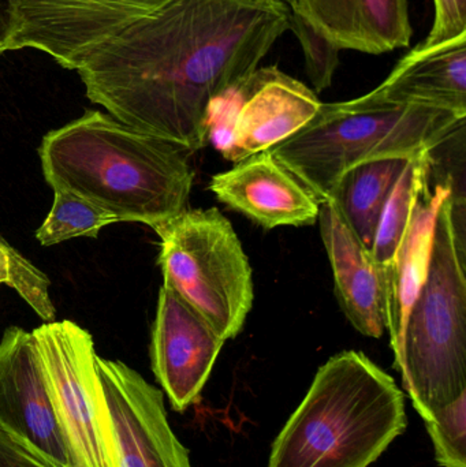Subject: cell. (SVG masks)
<instances>
[{
  "instance_id": "cell-1",
  "label": "cell",
  "mask_w": 466,
  "mask_h": 467,
  "mask_svg": "<svg viewBox=\"0 0 466 467\" xmlns=\"http://www.w3.org/2000/svg\"><path fill=\"white\" fill-rule=\"evenodd\" d=\"M289 21L284 0H171L77 71L92 103L192 155L207 144L211 101L260 67Z\"/></svg>"
},
{
  "instance_id": "cell-2",
  "label": "cell",
  "mask_w": 466,
  "mask_h": 467,
  "mask_svg": "<svg viewBox=\"0 0 466 467\" xmlns=\"http://www.w3.org/2000/svg\"><path fill=\"white\" fill-rule=\"evenodd\" d=\"M44 178L115 216L150 229L188 208L194 170L191 153L140 133L109 114L87 111L44 136Z\"/></svg>"
},
{
  "instance_id": "cell-3",
  "label": "cell",
  "mask_w": 466,
  "mask_h": 467,
  "mask_svg": "<svg viewBox=\"0 0 466 467\" xmlns=\"http://www.w3.org/2000/svg\"><path fill=\"white\" fill-rule=\"evenodd\" d=\"M405 430V397L394 379L361 351H342L317 370L268 467H368Z\"/></svg>"
},
{
  "instance_id": "cell-4",
  "label": "cell",
  "mask_w": 466,
  "mask_h": 467,
  "mask_svg": "<svg viewBox=\"0 0 466 467\" xmlns=\"http://www.w3.org/2000/svg\"><path fill=\"white\" fill-rule=\"evenodd\" d=\"M465 118L445 109L390 103L371 92L322 103L297 133L271 153L322 202H331L339 178L357 164L434 152L464 130Z\"/></svg>"
},
{
  "instance_id": "cell-5",
  "label": "cell",
  "mask_w": 466,
  "mask_h": 467,
  "mask_svg": "<svg viewBox=\"0 0 466 467\" xmlns=\"http://www.w3.org/2000/svg\"><path fill=\"white\" fill-rule=\"evenodd\" d=\"M453 191L435 221L429 272L409 309L394 367L426 421L466 394L464 235Z\"/></svg>"
},
{
  "instance_id": "cell-6",
  "label": "cell",
  "mask_w": 466,
  "mask_h": 467,
  "mask_svg": "<svg viewBox=\"0 0 466 467\" xmlns=\"http://www.w3.org/2000/svg\"><path fill=\"white\" fill-rule=\"evenodd\" d=\"M163 285L196 309L224 340L234 339L254 305V276L229 219L188 210L159 224Z\"/></svg>"
},
{
  "instance_id": "cell-7",
  "label": "cell",
  "mask_w": 466,
  "mask_h": 467,
  "mask_svg": "<svg viewBox=\"0 0 466 467\" xmlns=\"http://www.w3.org/2000/svg\"><path fill=\"white\" fill-rule=\"evenodd\" d=\"M57 417L82 467H120L92 335L70 320L32 332Z\"/></svg>"
},
{
  "instance_id": "cell-8",
  "label": "cell",
  "mask_w": 466,
  "mask_h": 467,
  "mask_svg": "<svg viewBox=\"0 0 466 467\" xmlns=\"http://www.w3.org/2000/svg\"><path fill=\"white\" fill-rule=\"evenodd\" d=\"M320 106L314 89L276 66L257 67L211 101L207 142L237 163L297 133Z\"/></svg>"
},
{
  "instance_id": "cell-9",
  "label": "cell",
  "mask_w": 466,
  "mask_h": 467,
  "mask_svg": "<svg viewBox=\"0 0 466 467\" xmlns=\"http://www.w3.org/2000/svg\"><path fill=\"white\" fill-rule=\"evenodd\" d=\"M0 431L49 467H82L57 417L32 332L0 340Z\"/></svg>"
},
{
  "instance_id": "cell-10",
  "label": "cell",
  "mask_w": 466,
  "mask_h": 467,
  "mask_svg": "<svg viewBox=\"0 0 466 467\" xmlns=\"http://www.w3.org/2000/svg\"><path fill=\"white\" fill-rule=\"evenodd\" d=\"M171 0H16L21 29L11 51L35 48L78 70L96 49Z\"/></svg>"
},
{
  "instance_id": "cell-11",
  "label": "cell",
  "mask_w": 466,
  "mask_h": 467,
  "mask_svg": "<svg viewBox=\"0 0 466 467\" xmlns=\"http://www.w3.org/2000/svg\"><path fill=\"white\" fill-rule=\"evenodd\" d=\"M120 467H192L167 420L163 391L120 361L96 356Z\"/></svg>"
},
{
  "instance_id": "cell-12",
  "label": "cell",
  "mask_w": 466,
  "mask_h": 467,
  "mask_svg": "<svg viewBox=\"0 0 466 467\" xmlns=\"http://www.w3.org/2000/svg\"><path fill=\"white\" fill-rule=\"evenodd\" d=\"M226 340L171 287L159 291L150 340L153 375L175 411L202 394Z\"/></svg>"
},
{
  "instance_id": "cell-13",
  "label": "cell",
  "mask_w": 466,
  "mask_h": 467,
  "mask_svg": "<svg viewBox=\"0 0 466 467\" xmlns=\"http://www.w3.org/2000/svg\"><path fill=\"white\" fill-rule=\"evenodd\" d=\"M210 191L219 202L267 230L311 226L319 218V200L270 150L213 175Z\"/></svg>"
},
{
  "instance_id": "cell-14",
  "label": "cell",
  "mask_w": 466,
  "mask_h": 467,
  "mask_svg": "<svg viewBox=\"0 0 466 467\" xmlns=\"http://www.w3.org/2000/svg\"><path fill=\"white\" fill-rule=\"evenodd\" d=\"M317 222L339 306L361 335L382 337L386 331L385 271L333 202L320 204Z\"/></svg>"
},
{
  "instance_id": "cell-15",
  "label": "cell",
  "mask_w": 466,
  "mask_h": 467,
  "mask_svg": "<svg viewBox=\"0 0 466 467\" xmlns=\"http://www.w3.org/2000/svg\"><path fill=\"white\" fill-rule=\"evenodd\" d=\"M297 14L339 49L380 55L409 47L408 0H289Z\"/></svg>"
},
{
  "instance_id": "cell-16",
  "label": "cell",
  "mask_w": 466,
  "mask_h": 467,
  "mask_svg": "<svg viewBox=\"0 0 466 467\" xmlns=\"http://www.w3.org/2000/svg\"><path fill=\"white\" fill-rule=\"evenodd\" d=\"M371 93L390 103L466 117V35L434 47H415Z\"/></svg>"
},
{
  "instance_id": "cell-17",
  "label": "cell",
  "mask_w": 466,
  "mask_h": 467,
  "mask_svg": "<svg viewBox=\"0 0 466 467\" xmlns=\"http://www.w3.org/2000/svg\"><path fill=\"white\" fill-rule=\"evenodd\" d=\"M453 191L450 183H440L434 191L427 182L419 194L407 233L385 271L386 331L394 356L401 348L410 306L426 280L431 257L435 221L443 199Z\"/></svg>"
},
{
  "instance_id": "cell-18",
  "label": "cell",
  "mask_w": 466,
  "mask_h": 467,
  "mask_svg": "<svg viewBox=\"0 0 466 467\" xmlns=\"http://www.w3.org/2000/svg\"><path fill=\"white\" fill-rule=\"evenodd\" d=\"M408 161L383 158L364 161L347 170L337 183L331 202L367 249H372L383 208Z\"/></svg>"
},
{
  "instance_id": "cell-19",
  "label": "cell",
  "mask_w": 466,
  "mask_h": 467,
  "mask_svg": "<svg viewBox=\"0 0 466 467\" xmlns=\"http://www.w3.org/2000/svg\"><path fill=\"white\" fill-rule=\"evenodd\" d=\"M432 152L410 158L399 175L378 223L371 253L382 268L390 264L407 233L421 189L429 182Z\"/></svg>"
},
{
  "instance_id": "cell-20",
  "label": "cell",
  "mask_w": 466,
  "mask_h": 467,
  "mask_svg": "<svg viewBox=\"0 0 466 467\" xmlns=\"http://www.w3.org/2000/svg\"><path fill=\"white\" fill-rule=\"evenodd\" d=\"M114 223L119 222L106 211L65 189H54L51 211L36 232V239L43 246H52L79 236L98 238L101 229Z\"/></svg>"
},
{
  "instance_id": "cell-21",
  "label": "cell",
  "mask_w": 466,
  "mask_h": 467,
  "mask_svg": "<svg viewBox=\"0 0 466 467\" xmlns=\"http://www.w3.org/2000/svg\"><path fill=\"white\" fill-rule=\"evenodd\" d=\"M0 285L16 290L47 323L55 321L57 309L49 296L48 276L0 236Z\"/></svg>"
},
{
  "instance_id": "cell-22",
  "label": "cell",
  "mask_w": 466,
  "mask_h": 467,
  "mask_svg": "<svg viewBox=\"0 0 466 467\" xmlns=\"http://www.w3.org/2000/svg\"><path fill=\"white\" fill-rule=\"evenodd\" d=\"M424 422L437 462L442 467H466V394Z\"/></svg>"
},
{
  "instance_id": "cell-23",
  "label": "cell",
  "mask_w": 466,
  "mask_h": 467,
  "mask_svg": "<svg viewBox=\"0 0 466 467\" xmlns=\"http://www.w3.org/2000/svg\"><path fill=\"white\" fill-rule=\"evenodd\" d=\"M289 29L300 41L305 59V70L315 93L323 92L333 84L334 74L339 65L338 47L317 33L297 14L290 11Z\"/></svg>"
},
{
  "instance_id": "cell-24",
  "label": "cell",
  "mask_w": 466,
  "mask_h": 467,
  "mask_svg": "<svg viewBox=\"0 0 466 467\" xmlns=\"http://www.w3.org/2000/svg\"><path fill=\"white\" fill-rule=\"evenodd\" d=\"M434 25L419 46L434 47L466 35V0H434Z\"/></svg>"
},
{
  "instance_id": "cell-25",
  "label": "cell",
  "mask_w": 466,
  "mask_h": 467,
  "mask_svg": "<svg viewBox=\"0 0 466 467\" xmlns=\"http://www.w3.org/2000/svg\"><path fill=\"white\" fill-rule=\"evenodd\" d=\"M19 29L21 19L16 0H0V55L11 51Z\"/></svg>"
},
{
  "instance_id": "cell-26",
  "label": "cell",
  "mask_w": 466,
  "mask_h": 467,
  "mask_svg": "<svg viewBox=\"0 0 466 467\" xmlns=\"http://www.w3.org/2000/svg\"><path fill=\"white\" fill-rule=\"evenodd\" d=\"M0 467H49L27 454L0 431Z\"/></svg>"
},
{
  "instance_id": "cell-27",
  "label": "cell",
  "mask_w": 466,
  "mask_h": 467,
  "mask_svg": "<svg viewBox=\"0 0 466 467\" xmlns=\"http://www.w3.org/2000/svg\"><path fill=\"white\" fill-rule=\"evenodd\" d=\"M284 2L286 3V5H287V3H289V0H284Z\"/></svg>"
}]
</instances>
